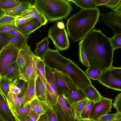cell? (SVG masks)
I'll return each mask as SVG.
<instances>
[{"label":"cell","mask_w":121,"mask_h":121,"mask_svg":"<svg viewBox=\"0 0 121 121\" xmlns=\"http://www.w3.org/2000/svg\"><path fill=\"white\" fill-rule=\"evenodd\" d=\"M9 34L11 35L16 37H24L27 36H25L17 30L15 26L9 32Z\"/></svg>","instance_id":"bcb514c9"},{"label":"cell","mask_w":121,"mask_h":121,"mask_svg":"<svg viewBox=\"0 0 121 121\" xmlns=\"http://www.w3.org/2000/svg\"><path fill=\"white\" fill-rule=\"evenodd\" d=\"M35 91L37 98L48 103V94L46 86L38 76L35 81Z\"/></svg>","instance_id":"ffe728a7"},{"label":"cell","mask_w":121,"mask_h":121,"mask_svg":"<svg viewBox=\"0 0 121 121\" xmlns=\"http://www.w3.org/2000/svg\"><path fill=\"white\" fill-rule=\"evenodd\" d=\"M110 0H94L96 7L98 6L105 5Z\"/></svg>","instance_id":"c3c4849f"},{"label":"cell","mask_w":121,"mask_h":121,"mask_svg":"<svg viewBox=\"0 0 121 121\" xmlns=\"http://www.w3.org/2000/svg\"><path fill=\"white\" fill-rule=\"evenodd\" d=\"M33 19L30 16L22 14L15 18V26L28 21Z\"/></svg>","instance_id":"ab89813d"},{"label":"cell","mask_w":121,"mask_h":121,"mask_svg":"<svg viewBox=\"0 0 121 121\" xmlns=\"http://www.w3.org/2000/svg\"><path fill=\"white\" fill-rule=\"evenodd\" d=\"M30 103L33 111L39 116L46 113L49 108V105L47 102L37 98Z\"/></svg>","instance_id":"e0dca14e"},{"label":"cell","mask_w":121,"mask_h":121,"mask_svg":"<svg viewBox=\"0 0 121 121\" xmlns=\"http://www.w3.org/2000/svg\"><path fill=\"white\" fill-rule=\"evenodd\" d=\"M69 2H73L82 9H94L96 8V6L94 0H68Z\"/></svg>","instance_id":"f546056e"},{"label":"cell","mask_w":121,"mask_h":121,"mask_svg":"<svg viewBox=\"0 0 121 121\" xmlns=\"http://www.w3.org/2000/svg\"><path fill=\"white\" fill-rule=\"evenodd\" d=\"M42 26L41 24L38 20L33 18L15 26L21 33L25 36H27Z\"/></svg>","instance_id":"5bb4252c"},{"label":"cell","mask_w":121,"mask_h":121,"mask_svg":"<svg viewBox=\"0 0 121 121\" xmlns=\"http://www.w3.org/2000/svg\"><path fill=\"white\" fill-rule=\"evenodd\" d=\"M15 18L4 14L0 18V26L15 24Z\"/></svg>","instance_id":"74e56055"},{"label":"cell","mask_w":121,"mask_h":121,"mask_svg":"<svg viewBox=\"0 0 121 121\" xmlns=\"http://www.w3.org/2000/svg\"><path fill=\"white\" fill-rule=\"evenodd\" d=\"M10 110L13 116H26L31 114L33 111L30 103L26 104L19 108L12 109Z\"/></svg>","instance_id":"f1b7e54d"},{"label":"cell","mask_w":121,"mask_h":121,"mask_svg":"<svg viewBox=\"0 0 121 121\" xmlns=\"http://www.w3.org/2000/svg\"><path fill=\"white\" fill-rule=\"evenodd\" d=\"M0 121H4L1 118H0Z\"/></svg>","instance_id":"9f6ffc18"},{"label":"cell","mask_w":121,"mask_h":121,"mask_svg":"<svg viewBox=\"0 0 121 121\" xmlns=\"http://www.w3.org/2000/svg\"><path fill=\"white\" fill-rule=\"evenodd\" d=\"M100 12L98 8L81 9L67 20V30L69 37L74 43L82 40L93 30L99 20Z\"/></svg>","instance_id":"7a4b0ae2"},{"label":"cell","mask_w":121,"mask_h":121,"mask_svg":"<svg viewBox=\"0 0 121 121\" xmlns=\"http://www.w3.org/2000/svg\"><path fill=\"white\" fill-rule=\"evenodd\" d=\"M33 53L30 49V46L27 43L20 49L16 61L19 68L20 76L27 65Z\"/></svg>","instance_id":"7c38bea8"},{"label":"cell","mask_w":121,"mask_h":121,"mask_svg":"<svg viewBox=\"0 0 121 121\" xmlns=\"http://www.w3.org/2000/svg\"><path fill=\"white\" fill-rule=\"evenodd\" d=\"M88 100L87 98L85 99L75 102L70 105L74 112L75 120L81 121L82 120L81 117V114Z\"/></svg>","instance_id":"d4e9b609"},{"label":"cell","mask_w":121,"mask_h":121,"mask_svg":"<svg viewBox=\"0 0 121 121\" xmlns=\"http://www.w3.org/2000/svg\"><path fill=\"white\" fill-rule=\"evenodd\" d=\"M40 116L33 111L31 114L26 116H17L13 117L16 121H37Z\"/></svg>","instance_id":"e575fe53"},{"label":"cell","mask_w":121,"mask_h":121,"mask_svg":"<svg viewBox=\"0 0 121 121\" xmlns=\"http://www.w3.org/2000/svg\"><path fill=\"white\" fill-rule=\"evenodd\" d=\"M103 72L99 69L89 67L85 72L89 78L97 80L99 78Z\"/></svg>","instance_id":"836d02e7"},{"label":"cell","mask_w":121,"mask_h":121,"mask_svg":"<svg viewBox=\"0 0 121 121\" xmlns=\"http://www.w3.org/2000/svg\"><path fill=\"white\" fill-rule=\"evenodd\" d=\"M121 3V0H110L105 4V7L113 9Z\"/></svg>","instance_id":"ee69618b"},{"label":"cell","mask_w":121,"mask_h":121,"mask_svg":"<svg viewBox=\"0 0 121 121\" xmlns=\"http://www.w3.org/2000/svg\"><path fill=\"white\" fill-rule=\"evenodd\" d=\"M0 118L4 121H13V116L6 99L0 91Z\"/></svg>","instance_id":"2e32d148"},{"label":"cell","mask_w":121,"mask_h":121,"mask_svg":"<svg viewBox=\"0 0 121 121\" xmlns=\"http://www.w3.org/2000/svg\"><path fill=\"white\" fill-rule=\"evenodd\" d=\"M37 121H49V120L46 113L40 115Z\"/></svg>","instance_id":"f907efd6"},{"label":"cell","mask_w":121,"mask_h":121,"mask_svg":"<svg viewBox=\"0 0 121 121\" xmlns=\"http://www.w3.org/2000/svg\"><path fill=\"white\" fill-rule=\"evenodd\" d=\"M68 0H36L34 5L47 20L52 22L65 19L73 10Z\"/></svg>","instance_id":"3957f363"},{"label":"cell","mask_w":121,"mask_h":121,"mask_svg":"<svg viewBox=\"0 0 121 121\" xmlns=\"http://www.w3.org/2000/svg\"><path fill=\"white\" fill-rule=\"evenodd\" d=\"M55 110L56 111L57 114L58 121H68L65 118L63 117L57 111H56L55 109ZM69 121H77L76 120L75 121L73 119H72Z\"/></svg>","instance_id":"7dc6e473"},{"label":"cell","mask_w":121,"mask_h":121,"mask_svg":"<svg viewBox=\"0 0 121 121\" xmlns=\"http://www.w3.org/2000/svg\"><path fill=\"white\" fill-rule=\"evenodd\" d=\"M45 69L46 80V87L48 94V103L53 106L57 102L59 95L54 78L51 69L45 66Z\"/></svg>","instance_id":"9c48e42d"},{"label":"cell","mask_w":121,"mask_h":121,"mask_svg":"<svg viewBox=\"0 0 121 121\" xmlns=\"http://www.w3.org/2000/svg\"><path fill=\"white\" fill-rule=\"evenodd\" d=\"M32 5L28 1H21L20 4L12 9L4 10V14L16 18L19 16Z\"/></svg>","instance_id":"d6986e66"},{"label":"cell","mask_w":121,"mask_h":121,"mask_svg":"<svg viewBox=\"0 0 121 121\" xmlns=\"http://www.w3.org/2000/svg\"><path fill=\"white\" fill-rule=\"evenodd\" d=\"M63 95L67 102L70 105L75 102L86 98L83 89L80 88Z\"/></svg>","instance_id":"cb8c5ba5"},{"label":"cell","mask_w":121,"mask_h":121,"mask_svg":"<svg viewBox=\"0 0 121 121\" xmlns=\"http://www.w3.org/2000/svg\"><path fill=\"white\" fill-rule=\"evenodd\" d=\"M11 81L5 77H0V91L6 99L10 91Z\"/></svg>","instance_id":"4dcf8cb0"},{"label":"cell","mask_w":121,"mask_h":121,"mask_svg":"<svg viewBox=\"0 0 121 121\" xmlns=\"http://www.w3.org/2000/svg\"><path fill=\"white\" fill-rule=\"evenodd\" d=\"M21 14L28 15L32 18L36 19L43 26L45 25L48 22L43 15L34 5L29 7Z\"/></svg>","instance_id":"44dd1931"},{"label":"cell","mask_w":121,"mask_h":121,"mask_svg":"<svg viewBox=\"0 0 121 121\" xmlns=\"http://www.w3.org/2000/svg\"><path fill=\"white\" fill-rule=\"evenodd\" d=\"M98 80L100 83L107 87L121 91V79L113 76L109 69L103 72Z\"/></svg>","instance_id":"8fae6325"},{"label":"cell","mask_w":121,"mask_h":121,"mask_svg":"<svg viewBox=\"0 0 121 121\" xmlns=\"http://www.w3.org/2000/svg\"><path fill=\"white\" fill-rule=\"evenodd\" d=\"M15 26V24H12L0 26V32L9 34V32Z\"/></svg>","instance_id":"f6af8a7d"},{"label":"cell","mask_w":121,"mask_h":121,"mask_svg":"<svg viewBox=\"0 0 121 121\" xmlns=\"http://www.w3.org/2000/svg\"><path fill=\"white\" fill-rule=\"evenodd\" d=\"M36 79L33 78L28 82V84L23 97L24 105L37 98L35 91Z\"/></svg>","instance_id":"ac0fdd59"},{"label":"cell","mask_w":121,"mask_h":121,"mask_svg":"<svg viewBox=\"0 0 121 121\" xmlns=\"http://www.w3.org/2000/svg\"><path fill=\"white\" fill-rule=\"evenodd\" d=\"M114 51L121 48V34H115L112 38H109Z\"/></svg>","instance_id":"8d00e7d4"},{"label":"cell","mask_w":121,"mask_h":121,"mask_svg":"<svg viewBox=\"0 0 121 121\" xmlns=\"http://www.w3.org/2000/svg\"></svg>","instance_id":"6f0895ef"},{"label":"cell","mask_w":121,"mask_h":121,"mask_svg":"<svg viewBox=\"0 0 121 121\" xmlns=\"http://www.w3.org/2000/svg\"><path fill=\"white\" fill-rule=\"evenodd\" d=\"M112 121H121V113H118L117 114Z\"/></svg>","instance_id":"816d5d0a"},{"label":"cell","mask_w":121,"mask_h":121,"mask_svg":"<svg viewBox=\"0 0 121 121\" xmlns=\"http://www.w3.org/2000/svg\"><path fill=\"white\" fill-rule=\"evenodd\" d=\"M111 73L114 77L121 79V67L111 66L109 69Z\"/></svg>","instance_id":"b9f144b4"},{"label":"cell","mask_w":121,"mask_h":121,"mask_svg":"<svg viewBox=\"0 0 121 121\" xmlns=\"http://www.w3.org/2000/svg\"><path fill=\"white\" fill-rule=\"evenodd\" d=\"M49 42L48 38L46 37L39 42L36 43V46L34 52L36 56L42 59L49 48Z\"/></svg>","instance_id":"484cf974"},{"label":"cell","mask_w":121,"mask_h":121,"mask_svg":"<svg viewBox=\"0 0 121 121\" xmlns=\"http://www.w3.org/2000/svg\"><path fill=\"white\" fill-rule=\"evenodd\" d=\"M49 108L46 113L49 121H58L57 114L53 106L49 104Z\"/></svg>","instance_id":"f35d334b"},{"label":"cell","mask_w":121,"mask_h":121,"mask_svg":"<svg viewBox=\"0 0 121 121\" xmlns=\"http://www.w3.org/2000/svg\"><path fill=\"white\" fill-rule=\"evenodd\" d=\"M4 14V11L0 7V18Z\"/></svg>","instance_id":"f5cc1de1"},{"label":"cell","mask_w":121,"mask_h":121,"mask_svg":"<svg viewBox=\"0 0 121 121\" xmlns=\"http://www.w3.org/2000/svg\"><path fill=\"white\" fill-rule=\"evenodd\" d=\"M20 49L8 44L0 52V77H5L8 67L17 60Z\"/></svg>","instance_id":"8992f818"},{"label":"cell","mask_w":121,"mask_h":121,"mask_svg":"<svg viewBox=\"0 0 121 121\" xmlns=\"http://www.w3.org/2000/svg\"><path fill=\"white\" fill-rule=\"evenodd\" d=\"M13 121H16V120H15L13 116Z\"/></svg>","instance_id":"11a10c76"},{"label":"cell","mask_w":121,"mask_h":121,"mask_svg":"<svg viewBox=\"0 0 121 121\" xmlns=\"http://www.w3.org/2000/svg\"><path fill=\"white\" fill-rule=\"evenodd\" d=\"M80 42L87 56L89 67L103 71L112 66L114 51L109 38L101 31L93 29Z\"/></svg>","instance_id":"6da1fadb"},{"label":"cell","mask_w":121,"mask_h":121,"mask_svg":"<svg viewBox=\"0 0 121 121\" xmlns=\"http://www.w3.org/2000/svg\"><path fill=\"white\" fill-rule=\"evenodd\" d=\"M117 110V113H121V93L117 94L115 97L113 105Z\"/></svg>","instance_id":"60d3db41"},{"label":"cell","mask_w":121,"mask_h":121,"mask_svg":"<svg viewBox=\"0 0 121 121\" xmlns=\"http://www.w3.org/2000/svg\"><path fill=\"white\" fill-rule=\"evenodd\" d=\"M94 103V102L88 100L81 114L82 120H89V116Z\"/></svg>","instance_id":"d6a6232c"},{"label":"cell","mask_w":121,"mask_h":121,"mask_svg":"<svg viewBox=\"0 0 121 121\" xmlns=\"http://www.w3.org/2000/svg\"><path fill=\"white\" fill-rule=\"evenodd\" d=\"M48 35L52 41L56 49L59 51H65L69 48V40L62 21L56 22L49 30Z\"/></svg>","instance_id":"277c9868"},{"label":"cell","mask_w":121,"mask_h":121,"mask_svg":"<svg viewBox=\"0 0 121 121\" xmlns=\"http://www.w3.org/2000/svg\"><path fill=\"white\" fill-rule=\"evenodd\" d=\"M117 114L118 113L117 112L113 114L107 113L100 117L97 121H112Z\"/></svg>","instance_id":"7bdbcfd3"},{"label":"cell","mask_w":121,"mask_h":121,"mask_svg":"<svg viewBox=\"0 0 121 121\" xmlns=\"http://www.w3.org/2000/svg\"><path fill=\"white\" fill-rule=\"evenodd\" d=\"M21 2L19 0H0V7L3 10L10 9L20 5Z\"/></svg>","instance_id":"1f68e13d"},{"label":"cell","mask_w":121,"mask_h":121,"mask_svg":"<svg viewBox=\"0 0 121 121\" xmlns=\"http://www.w3.org/2000/svg\"><path fill=\"white\" fill-rule=\"evenodd\" d=\"M86 97L89 100L95 102L104 98L92 84L86 86L83 89Z\"/></svg>","instance_id":"7402d4cb"},{"label":"cell","mask_w":121,"mask_h":121,"mask_svg":"<svg viewBox=\"0 0 121 121\" xmlns=\"http://www.w3.org/2000/svg\"><path fill=\"white\" fill-rule=\"evenodd\" d=\"M11 35L9 34L0 32V41L9 38Z\"/></svg>","instance_id":"681fc988"},{"label":"cell","mask_w":121,"mask_h":121,"mask_svg":"<svg viewBox=\"0 0 121 121\" xmlns=\"http://www.w3.org/2000/svg\"><path fill=\"white\" fill-rule=\"evenodd\" d=\"M81 121H91L90 120H82Z\"/></svg>","instance_id":"db71d44e"},{"label":"cell","mask_w":121,"mask_h":121,"mask_svg":"<svg viewBox=\"0 0 121 121\" xmlns=\"http://www.w3.org/2000/svg\"><path fill=\"white\" fill-rule=\"evenodd\" d=\"M6 99L10 110L17 109L24 105L23 98L19 97L10 91Z\"/></svg>","instance_id":"603a6c76"},{"label":"cell","mask_w":121,"mask_h":121,"mask_svg":"<svg viewBox=\"0 0 121 121\" xmlns=\"http://www.w3.org/2000/svg\"><path fill=\"white\" fill-rule=\"evenodd\" d=\"M20 76L19 68L16 61L12 63L8 67L5 77L11 81L19 78Z\"/></svg>","instance_id":"4316f807"},{"label":"cell","mask_w":121,"mask_h":121,"mask_svg":"<svg viewBox=\"0 0 121 121\" xmlns=\"http://www.w3.org/2000/svg\"><path fill=\"white\" fill-rule=\"evenodd\" d=\"M112 100L104 97L96 102L94 104L89 117V120L97 121L101 116L108 113L112 108Z\"/></svg>","instance_id":"ba28073f"},{"label":"cell","mask_w":121,"mask_h":121,"mask_svg":"<svg viewBox=\"0 0 121 121\" xmlns=\"http://www.w3.org/2000/svg\"></svg>","instance_id":"680465c9"},{"label":"cell","mask_w":121,"mask_h":121,"mask_svg":"<svg viewBox=\"0 0 121 121\" xmlns=\"http://www.w3.org/2000/svg\"><path fill=\"white\" fill-rule=\"evenodd\" d=\"M36 69L37 75L46 86L45 65L43 60L36 56Z\"/></svg>","instance_id":"83f0119b"},{"label":"cell","mask_w":121,"mask_h":121,"mask_svg":"<svg viewBox=\"0 0 121 121\" xmlns=\"http://www.w3.org/2000/svg\"><path fill=\"white\" fill-rule=\"evenodd\" d=\"M36 56L33 53L19 79L28 82L33 78L36 79L38 76L36 72Z\"/></svg>","instance_id":"4fadbf2b"},{"label":"cell","mask_w":121,"mask_h":121,"mask_svg":"<svg viewBox=\"0 0 121 121\" xmlns=\"http://www.w3.org/2000/svg\"><path fill=\"white\" fill-rule=\"evenodd\" d=\"M53 106L67 121H69L72 119L74 120L73 110L70 105L67 102L63 95L59 96L57 102Z\"/></svg>","instance_id":"30bf717a"},{"label":"cell","mask_w":121,"mask_h":121,"mask_svg":"<svg viewBox=\"0 0 121 121\" xmlns=\"http://www.w3.org/2000/svg\"><path fill=\"white\" fill-rule=\"evenodd\" d=\"M19 78L11 81L10 91L19 97L23 98L28 82Z\"/></svg>","instance_id":"9a60e30c"},{"label":"cell","mask_w":121,"mask_h":121,"mask_svg":"<svg viewBox=\"0 0 121 121\" xmlns=\"http://www.w3.org/2000/svg\"><path fill=\"white\" fill-rule=\"evenodd\" d=\"M79 56L80 61L86 67H89V64L86 54L81 46L80 42L78 43Z\"/></svg>","instance_id":"d590c367"},{"label":"cell","mask_w":121,"mask_h":121,"mask_svg":"<svg viewBox=\"0 0 121 121\" xmlns=\"http://www.w3.org/2000/svg\"><path fill=\"white\" fill-rule=\"evenodd\" d=\"M50 69L53 75L59 95L71 92L78 88L69 74Z\"/></svg>","instance_id":"5b68a950"},{"label":"cell","mask_w":121,"mask_h":121,"mask_svg":"<svg viewBox=\"0 0 121 121\" xmlns=\"http://www.w3.org/2000/svg\"><path fill=\"white\" fill-rule=\"evenodd\" d=\"M100 16L102 22L112 29L115 34H121V3L111 12Z\"/></svg>","instance_id":"52a82bcc"}]
</instances>
